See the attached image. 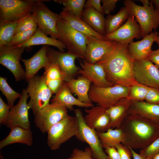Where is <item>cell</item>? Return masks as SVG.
<instances>
[{
  "label": "cell",
  "mask_w": 159,
  "mask_h": 159,
  "mask_svg": "<svg viewBox=\"0 0 159 159\" xmlns=\"http://www.w3.org/2000/svg\"><path fill=\"white\" fill-rule=\"evenodd\" d=\"M114 41L111 49L97 63L103 67L107 80L113 86L131 87L139 84L134 76V60L128 51L129 43Z\"/></svg>",
  "instance_id": "obj_1"
},
{
  "label": "cell",
  "mask_w": 159,
  "mask_h": 159,
  "mask_svg": "<svg viewBox=\"0 0 159 159\" xmlns=\"http://www.w3.org/2000/svg\"><path fill=\"white\" fill-rule=\"evenodd\" d=\"M120 128L125 135L123 144L134 150L144 149L159 136V125L137 114H128Z\"/></svg>",
  "instance_id": "obj_2"
},
{
  "label": "cell",
  "mask_w": 159,
  "mask_h": 159,
  "mask_svg": "<svg viewBox=\"0 0 159 159\" xmlns=\"http://www.w3.org/2000/svg\"><path fill=\"white\" fill-rule=\"evenodd\" d=\"M79 131V124L76 117L68 115L48 130V146L51 150L58 149L62 144L73 137H76Z\"/></svg>",
  "instance_id": "obj_3"
},
{
  "label": "cell",
  "mask_w": 159,
  "mask_h": 159,
  "mask_svg": "<svg viewBox=\"0 0 159 159\" xmlns=\"http://www.w3.org/2000/svg\"><path fill=\"white\" fill-rule=\"evenodd\" d=\"M150 1V5L146 6L137 5L130 0L123 2L125 6L140 25L142 38L159 27V13L155 9L151 0Z\"/></svg>",
  "instance_id": "obj_4"
},
{
  "label": "cell",
  "mask_w": 159,
  "mask_h": 159,
  "mask_svg": "<svg viewBox=\"0 0 159 159\" xmlns=\"http://www.w3.org/2000/svg\"><path fill=\"white\" fill-rule=\"evenodd\" d=\"M44 0H35L32 13L38 28L51 37L60 40L57 27L58 21L62 19L60 14L50 10L43 3Z\"/></svg>",
  "instance_id": "obj_5"
},
{
  "label": "cell",
  "mask_w": 159,
  "mask_h": 159,
  "mask_svg": "<svg viewBox=\"0 0 159 159\" xmlns=\"http://www.w3.org/2000/svg\"><path fill=\"white\" fill-rule=\"evenodd\" d=\"M27 82L26 89L30 97L28 105L34 115L49 104L52 93L46 84L43 75H35Z\"/></svg>",
  "instance_id": "obj_6"
},
{
  "label": "cell",
  "mask_w": 159,
  "mask_h": 159,
  "mask_svg": "<svg viewBox=\"0 0 159 159\" xmlns=\"http://www.w3.org/2000/svg\"><path fill=\"white\" fill-rule=\"evenodd\" d=\"M60 40L64 44L68 52L85 59L87 45L86 36L72 28L62 19L57 24Z\"/></svg>",
  "instance_id": "obj_7"
},
{
  "label": "cell",
  "mask_w": 159,
  "mask_h": 159,
  "mask_svg": "<svg viewBox=\"0 0 159 159\" xmlns=\"http://www.w3.org/2000/svg\"><path fill=\"white\" fill-rule=\"evenodd\" d=\"M35 1L0 0V24L19 22L32 13Z\"/></svg>",
  "instance_id": "obj_8"
},
{
  "label": "cell",
  "mask_w": 159,
  "mask_h": 159,
  "mask_svg": "<svg viewBox=\"0 0 159 159\" xmlns=\"http://www.w3.org/2000/svg\"><path fill=\"white\" fill-rule=\"evenodd\" d=\"M74 112L79 125V131L76 136V138L80 141L87 144L94 159H109L97 132L86 123L81 110L77 109L74 110Z\"/></svg>",
  "instance_id": "obj_9"
},
{
  "label": "cell",
  "mask_w": 159,
  "mask_h": 159,
  "mask_svg": "<svg viewBox=\"0 0 159 159\" xmlns=\"http://www.w3.org/2000/svg\"><path fill=\"white\" fill-rule=\"evenodd\" d=\"M130 87L116 85L99 87L93 85L90 86L89 96L92 102L107 109L123 98H127Z\"/></svg>",
  "instance_id": "obj_10"
},
{
  "label": "cell",
  "mask_w": 159,
  "mask_h": 159,
  "mask_svg": "<svg viewBox=\"0 0 159 159\" xmlns=\"http://www.w3.org/2000/svg\"><path fill=\"white\" fill-rule=\"evenodd\" d=\"M67 109L62 105L51 102L34 115L36 127L42 133L47 132L51 126L68 115Z\"/></svg>",
  "instance_id": "obj_11"
},
{
  "label": "cell",
  "mask_w": 159,
  "mask_h": 159,
  "mask_svg": "<svg viewBox=\"0 0 159 159\" xmlns=\"http://www.w3.org/2000/svg\"><path fill=\"white\" fill-rule=\"evenodd\" d=\"M25 48L14 47L11 44L0 47V63L7 68L16 81L25 80V71L19 61Z\"/></svg>",
  "instance_id": "obj_12"
},
{
  "label": "cell",
  "mask_w": 159,
  "mask_h": 159,
  "mask_svg": "<svg viewBox=\"0 0 159 159\" xmlns=\"http://www.w3.org/2000/svg\"><path fill=\"white\" fill-rule=\"evenodd\" d=\"M29 97L26 89H23L18 103L11 108L4 125L10 129L17 126L30 129L29 108L27 102Z\"/></svg>",
  "instance_id": "obj_13"
},
{
  "label": "cell",
  "mask_w": 159,
  "mask_h": 159,
  "mask_svg": "<svg viewBox=\"0 0 159 159\" xmlns=\"http://www.w3.org/2000/svg\"><path fill=\"white\" fill-rule=\"evenodd\" d=\"M135 79L138 83L159 90V69L148 59L134 60Z\"/></svg>",
  "instance_id": "obj_14"
},
{
  "label": "cell",
  "mask_w": 159,
  "mask_h": 159,
  "mask_svg": "<svg viewBox=\"0 0 159 159\" xmlns=\"http://www.w3.org/2000/svg\"><path fill=\"white\" fill-rule=\"evenodd\" d=\"M47 56L50 62L57 64L64 75L67 82L73 79L78 73L80 68L75 64V60L79 58L68 52H62L49 47Z\"/></svg>",
  "instance_id": "obj_15"
},
{
  "label": "cell",
  "mask_w": 159,
  "mask_h": 159,
  "mask_svg": "<svg viewBox=\"0 0 159 159\" xmlns=\"http://www.w3.org/2000/svg\"><path fill=\"white\" fill-rule=\"evenodd\" d=\"M107 40L130 43L134 38L142 37L140 26L135 17L130 14L125 24L115 32L105 35Z\"/></svg>",
  "instance_id": "obj_16"
},
{
  "label": "cell",
  "mask_w": 159,
  "mask_h": 159,
  "mask_svg": "<svg viewBox=\"0 0 159 159\" xmlns=\"http://www.w3.org/2000/svg\"><path fill=\"white\" fill-rule=\"evenodd\" d=\"M86 36L87 45L85 59L95 64L101 60L111 49L114 41L102 40L92 36Z\"/></svg>",
  "instance_id": "obj_17"
},
{
  "label": "cell",
  "mask_w": 159,
  "mask_h": 159,
  "mask_svg": "<svg viewBox=\"0 0 159 159\" xmlns=\"http://www.w3.org/2000/svg\"><path fill=\"white\" fill-rule=\"evenodd\" d=\"M80 68L78 74L89 80L93 85L99 87H107L113 86L107 80L103 67L96 63H88L84 59L80 60Z\"/></svg>",
  "instance_id": "obj_18"
},
{
  "label": "cell",
  "mask_w": 159,
  "mask_h": 159,
  "mask_svg": "<svg viewBox=\"0 0 159 159\" xmlns=\"http://www.w3.org/2000/svg\"><path fill=\"white\" fill-rule=\"evenodd\" d=\"M107 109L98 105L90 109L85 108V122L90 127L98 132H103L109 129L110 119Z\"/></svg>",
  "instance_id": "obj_19"
},
{
  "label": "cell",
  "mask_w": 159,
  "mask_h": 159,
  "mask_svg": "<svg viewBox=\"0 0 159 159\" xmlns=\"http://www.w3.org/2000/svg\"><path fill=\"white\" fill-rule=\"evenodd\" d=\"M158 32L146 35L140 41L129 43L128 46L129 54L134 60L147 59L151 52V47L159 36Z\"/></svg>",
  "instance_id": "obj_20"
},
{
  "label": "cell",
  "mask_w": 159,
  "mask_h": 159,
  "mask_svg": "<svg viewBox=\"0 0 159 159\" xmlns=\"http://www.w3.org/2000/svg\"><path fill=\"white\" fill-rule=\"evenodd\" d=\"M49 46L44 45L31 58L21 59L25 68L26 81L35 75L42 68H44L50 61L47 56Z\"/></svg>",
  "instance_id": "obj_21"
},
{
  "label": "cell",
  "mask_w": 159,
  "mask_h": 159,
  "mask_svg": "<svg viewBox=\"0 0 159 159\" xmlns=\"http://www.w3.org/2000/svg\"><path fill=\"white\" fill-rule=\"evenodd\" d=\"M131 101L127 98H123L115 104L107 109L106 112L110 118L109 129L120 128L128 114Z\"/></svg>",
  "instance_id": "obj_22"
},
{
  "label": "cell",
  "mask_w": 159,
  "mask_h": 159,
  "mask_svg": "<svg viewBox=\"0 0 159 159\" xmlns=\"http://www.w3.org/2000/svg\"><path fill=\"white\" fill-rule=\"evenodd\" d=\"M62 19L72 28L86 36H92L102 40H107L105 35L95 31L82 19L70 12L62 11L59 14Z\"/></svg>",
  "instance_id": "obj_23"
},
{
  "label": "cell",
  "mask_w": 159,
  "mask_h": 159,
  "mask_svg": "<svg viewBox=\"0 0 159 159\" xmlns=\"http://www.w3.org/2000/svg\"><path fill=\"white\" fill-rule=\"evenodd\" d=\"M128 114L140 115L159 125V104L131 101Z\"/></svg>",
  "instance_id": "obj_24"
},
{
  "label": "cell",
  "mask_w": 159,
  "mask_h": 159,
  "mask_svg": "<svg viewBox=\"0 0 159 159\" xmlns=\"http://www.w3.org/2000/svg\"><path fill=\"white\" fill-rule=\"evenodd\" d=\"M43 75L52 94H56L66 82L65 77L58 65L50 62L44 68Z\"/></svg>",
  "instance_id": "obj_25"
},
{
  "label": "cell",
  "mask_w": 159,
  "mask_h": 159,
  "mask_svg": "<svg viewBox=\"0 0 159 159\" xmlns=\"http://www.w3.org/2000/svg\"><path fill=\"white\" fill-rule=\"evenodd\" d=\"M51 102L57 103L66 107L70 110H73L74 106L88 108L93 106L92 104L81 102L72 95V92L65 82L51 100Z\"/></svg>",
  "instance_id": "obj_26"
},
{
  "label": "cell",
  "mask_w": 159,
  "mask_h": 159,
  "mask_svg": "<svg viewBox=\"0 0 159 159\" xmlns=\"http://www.w3.org/2000/svg\"><path fill=\"white\" fill-rule=\"evenodd\" d=\"M11 129L8 135L0 142V149L12 144L20 143L29 146L33 143V135L30 129L17 126Z\"/></svg>",
  "instance_id": "obj_27"
},
{
  "label": "cell",
  "mask_w": 159,
  "mask_h": 159,
  "mask_svg": "<svg viewBox=\"0 0 159 159\" xmlns=\"http://www.w3.org/2000/svg\"><path fill=\"white\" fill-rule=\"evenodd\" d=\"M66 83L71 92L76 94L77 99L81 102L92 104L89 96L91 82L85 78L81 77L72 79Z\"/></svg>",
  "instance_id": "obj_28"
},
{
  "label": "cell",
  "mask_w": 159,
  "mask_h": 159,
  "mask_svg": "<svg viewBox=\"0 0 159 159\" xmlns=\"http://www.w3.org/2000/svg\"><path fill=\"white\" fill-rule=\"evenodd\" d=\"M39 45H50L58 49L59 51L64 52L66 47L61 40L52 38L47 36L38 28L37 30L32 37L24 43L14 47L25 48Z\"/></svg>",
  "instance_id": "obj_29"
},
{
  "label": "cell",
  "mask_w": 159,
  "mask_h": 159,
  "mask_svg": "<svg viewBox=\"0 0 159 159\" xmlns=\"http://www.w3.org/2000/svg\"><path fill=\"white\" fill-rule=\"evenodd\" d=\"M81 19L95 31L105 35V18L103 14L100 13L92 7L87 8L83 10Z\"/></svg>",
  "instance_id": "obj_30"
},
{
  "label": "cell",
  "mask_w": 159,
  "mask_h": 159,
  "mask_svg": "<svg viewBox=\"0 0 159 159\" xmlns=\"http://www.w3.org/2000/svg\"><path fill=\"white\" fill-rule=\"evenodd\" d=\"M130 14L125 6L121 7L116 14L108 15L105 18V35L115 32L121 27L126 21Z\"/></svg>",
  "instance_id": "obj_31"
},
{
  "label": "cell",
  "mask_w": 159,
  "mask_h": 159,
  "mask_svg": "<svg viewBox=\"0 0 159 159\" xmlns=\"http://www.w3.org/2000/svg\"><path fill=\"white\" fill-rule=\"evenodd\" d=\"M102 146L105 147H114L125 141V135L120 128H110L103 132H97Z\"/></svg>",
  "instance_id": "obj_32"
},
{
  "label": "cell",
  "mask_w": 159,
  "mask_h": 159,
  "mask_svg": "<svg viewBox=\"0 0 159 159\" xmlns=\"http://www.w3.org/2000/svg\"><path fill=\"white\" fill-rule=\"evenodd\" d=\"M19 22L0 24V47L11 44Z\"/></svg>",
  "instance_id": "obj_33"
},
{
  "label": "cell",
  "mask_w": 159,
  "mask_h": 159,
  "mask_svg": "<svg viewBox=\"0 0 159 159\" xmlns=\"http://www.w3.org/2000/svg\"><path fill=\"white\" fill-rule=\"evenodd\" d=\"M54 2L62 4L64 6L62 11L70 12L81 18L85 0H54Z\"/></svg>",
  "instance_id": "obj_34"
},
{
  "label": "cell",
  "mask_w": 159,
  "mask_h": 159,
  "mask_svg": "<svg viewBox=\"0 0 159 159\" xmlns=\"http://www.w3.org/2000/svg\"><path fill=\"white\" fill-rule=\"evenodd\" d=\"M0 90L3 95L5 96L7 104L11 108L14 105V102L17 99L20 98L21 94L14 90L9 85L5 77H0Z\"/></svg>",
  "instance_id": "obj_35"
},
{
  "label": "cell",
  "mask_w": 159,
  "mask_h": 159,
  "mask_svg": "<svg viewBox=\"0 0 159 159\" xmlns=\"http://www.w3.org/2000/svg\"><path fill=\"white\" fill-rule=\"evenodd\" d=\"M149 87L139 84L130 87L127 98L131 101H143L145 100Z\"/></svg>",
  "instance_id": "obj_36"
},
{
  "label": "cell",
  "mask_w": 159,
  "mask_h": 159,
  "mask_svg": "<svg viewBox=\"0 0 159 159\" xmlns=\"http://www.w3.org/2000/svg\"><path fill=\"white\" fill-rule=\"evenodd\" d=\"M33 14L31 13L20 21L16 28L15 34L18 33L30 31L38 28Z\"/></svg>",
  "instance_id": "obj_37"
},
{
  "label": "cell",
  "mask_w": 159,
  "mask_h": 159,
  "mask_svg": "<svg viewBox=\"0 0 159 159\" xmlns=\"http://www.w3.org/2000/svg\"><path fill=\"white\" fill-rule=\"evenodd\" d=\"M38 28L27 31L18 33L15 34L11 44L13 47H17L25 42L35 33Z\"/></svg>",
  "instance_id": "obj_38"
},
{
  "label": "cell",
  "mask_w": 159,
  "mask_h": 159,
  "mask_svg": "<svg viewBox=\"0 0 159 159\" xmlns=\"http://www.w3.org/2000/svg\"><path fill=\"white\" fill-rule=\"evenodd\" d=\"M159 153V136L148 146L140 150L139 153L150 159H152L153 156Z\"/></svg>",
  "instance_id": "obj_39"
},
{
  "label": "cell",
  "mask_w": 159,
  "mask_h": 159,
  "mask_svg": "<svg viewBox=\"0 0 159 159\" xmlns=\"http://www.w3.org/2000/svg\"><path fill=\"white\" fill-rule=\"evenodd\" d=\"M65 159H94L92 151L89 147L84 150L76 148L74 149L69 157Z\"/></svg>",
  "instance_id": "obj_40"
},
{
  "label": "cell",
  "mask_w": 159,
  "mask_h": 159,
  "mask_svg": "<svg viewBox=\"0 0 159 159\" xmlns=\"http://www.w3.org/2000/svg\"><path fill=\"white\" fill-rule=\"evenodd\" d=\"M10 106L6 104L0 97V123L3 125L7 119L11 108Z\"/></svg>",
  "instance_id": "obj_41"
},
{
  "label": "cell",
  "mask_w": 159,
  "mask_h": 159,
  "mask_svg": "<svg viewBox=\"0 0 159 159\" xmlns=\"http://www.w3.org/2000/svg\"><path fill=\"white\" fill-rule=\"evenodd\" d=\"M145 100L150 103L159 104V90L149 87Z\"/></svg>",
  "instance_id": "obj_42"
},
{
  "label": "cell",
  "mask_w": 159,
  "mask_h": 159,
  "mask_svg": "<svg viewBox=\"0 0 159 159\" xmlns=\"http://www.w3.org/2000/svg\"><path fill=\"white\" fill-rule=\"evenodd\" d=\"M118 152L121 159H132V154L130 149L122 143L115 146Z\"/></svg>",
  "instance_id": "obj_43"
},
{
  "label": "cell",
  "mask_w": 159,
  "mask_h": 159,
  "mask_svg": "<svg viewBox=\"0 0 159 159\" xmlns=\"http://www.w3.org/2000/svg\"><path fill=\"white\" fill-rule=\"evenodd\" d=\"M118 1V0H101L104 14L110 15V12L116 7V3Z\"/></svg>",
  "instance_id": "obj_44"
},
{
  "label": "cell",
  "mask_w": 159,
  "mask_h": 159,
  "mask_svg": "<svg viewBox=\"0 0 159 159\" xmlns=\"http://www.w3.org/2000/svg\"><path fill=\"white\" fill-rule=\"evenodd\" d=\"M101 2V0H88L85 3L84 8L92 7L100 13L104 14Z\"/></svg>",
  "instance_id": "obj_45"
},
{
  "label": "cell",
  "mask_w": 159,
  "mask_h": 159,
  "mask_svg": "<svg viewBox=\"0 0 159 159\" xmlns=\"http://www.w3.org/2000/svg\"><path fill=\"white\" fill-rule=\"evenodd\" d=\"M103 148L109 159H121L120 155L115 147L107 146Z\"/></svg>",
  "instance_id": "obj_46"
},
{
  "label": "cell",
  "mask_w": 159,
  "mask_h": 159,
  "mask_svg": "<svg viewBox=\"0 0 159 159\" xmlns=\"http://www.w3.org/2000/svg\"><path fill=\"white\" fill-rule=\"evenodd\" d=\"M147 59L159 69V48L156 50H152Z\"/></svg>",
  "instance_id": "obj_47"
},
{
  "label": "cell",
  "mask_w": 159,
  "mask_h": 159,
  "mask_svg": "<svg viewBox=\"0 0 159 159\" xmlns=\"http://www.w3.org/2000/svg\"><path fill=\"white\" fill-rule=\"evenodd\" d=\"M130 150L133 159H150L145 157L140 153H136L135 150L129 148Z\"/></svg>",
  "instance_id": "obj_48"
},
{
  "label": "cell",
  "mask_w": 159,
  "mask_h": 159,
  "mask_svg": "<svg viewBox=\"0 0 159 159\" xmlns=\"http://www.w3.org/2000/svg\"><path fill=\"white\" fill-rule=\"evenodd\" d=\"M156 10L159 13V0H151Z\"/></svg>",
  "instance_id": "obj_49"
},
{
  "label": "cell",
  "mask_w": 159,
  "mask_h": 159,
  "mask_svg": "<svg viewBox=\"0 0 159 159\" xmlns=\"http://www.w3.org/2000/svg\"><path fill=\"white\" fill-rule=\"evenodd\" d=\"M139 1L142 3L143 6H148L150 5V1L148 0H140Z\"/></svg>",
  "instance_id": "obj_50"
},
{
  "label": "cell",
  "mask_w": 159,
  "mask_h": 159,
  "mask_svg": "<svg viewBox=\"0 0 159 159\" xmlns=\"http://www.w3.org/2000/svg\"><path fill=\"white\" fill-rule=\"evenodd\" d=\"M152 159H159V153L155 155Z\"/></svg>",
  "instance_id": "obj_51"
},
{
  "label": "cell",
  "mask_w": 159,
  "mask_h": 159,
  "mask_svg": "<svg viewBox=\"0 0 159 159\" xmlns=\"http://www.w3.org/2000/svg\"><path fill=\"white\" fill-rule=\"evenodd\" d=\"M155 42L158 45L159 48V35L157 37Z\"/></svg>",
  "instance_id": "obj_52"
},
{
  "label": "cell",
  "mask_w": 159,
  "mask_h": 159,
  "mask_svg": "<svg viewBox=\"0 0 159 159\" xmlns=\"http://www.w3.org/2000/svg\"></svg>",
  "instance_id": "obj_53"
}]
</instances>
